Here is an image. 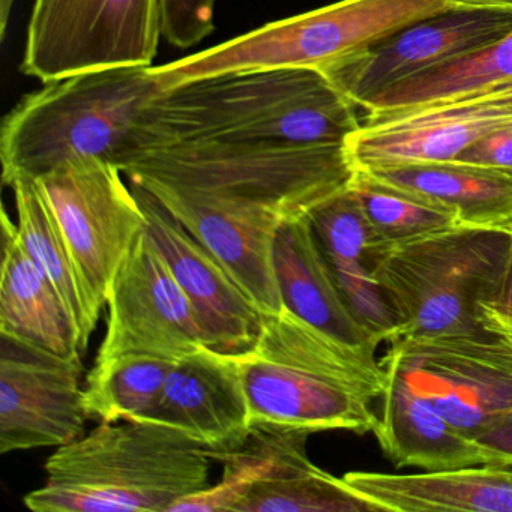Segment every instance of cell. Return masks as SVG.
<instances>
[{"label": "cell", "instance_id": "obj_1", "mask_svg": "<svg viewBox=\"0 0 512 512\" xmlns=\"http://www.w3.org/2000/svg\"><path fill=\"white\" fill-rule=\"evenodd\" d=\"M122 173L209 248L263 313L277 314L278 232L349 188L356 166L346 145L181 142L143 151Z\"/></svg>", "mask_w": 512, "mask_h": 512}, {"label": "cell", "instance_id": "obj_2", "mask_svg": "<svg viewBox=\"0 0 512 512\" xmlns=\"http://www.w3.org/2000/svg\"><path fill=\"white\" fill-rule=\"evenodd\" d=\"M356 109L314 68L215 74L149 103L145 151L181 142L346 145L362 127Z\"/></svg>", "mask_w": 512, "mask_h": 512}, {"label": "cell", "instance_id": "obj_3", "mask_svg": "<svg viewBox=\"0 0 512 512\" xmlns=\"http://www.w3.org/2000/svg\"><path fill=\"white\" fill-rule=\"evenodd\" d=\"M241 370L251 427L373 433L371 404L382 397V364L364 358L284 308L263 313L253 349L233 355Z\"/></svg>", "mask_w": 512, "mask_h": 512}, {"label": "cell", "instance_id": "obj_4", "mask_svg": "<svg viewBox=\"0 0 512 512\" xmlns=\"http://www.w3.org/2000/svg\"><path fill=\"white\" fill-rule=\"evenodd\" d=\"M163 89L154 67H125L77 74L26 95L0 128L4 185L85 158L124 170L145 151L146 110Z\"/></svg>", "mask_w": 512, "mask_h": 512}, {"label": "cell", "instance_id": "obj_5", "mask_svg": "<svg viewBox=\"0 0 512 512\" xmlns=\"http://www.w3.org/2000/svg\"><path fill=\"white\" fill-rule=\"evenodd\" d=\"M211 449L149 421L100 422L56 448L46 484L26 494L35 512H169L209 485Z\"/></svg>", "mask_w": 512, "mask_h": 512}, {"label": "cell", "instance_id": "obj_6", "mask_svg": "<svg viewBox=\"0 0 512 512\" xmlns=\"http://www.w3.org/2000/svg\"><path fill=\"white\" fill-rule=\"evenodd\" d=\"M511 248L512 232L461 224L388 245L374 272L397 317L394 340L487 331L481 305L496 290Z\"/></svg>", "mask_w": 512, "mask_h": 512}, {"label": "cell", "instance_id": "obj_7", "mask_svg": "<svg viewBox=\"0 0 512 512\" xmlns=\"http://www.w3.org/2000/svg\"><path fill=\"white\" fill-rule=\"evenodd\" d=\"M449 10L448 0H341L154 67L155 76L163 88H172L202 77L239 71H320L371 49L413 23Z\"/></svg>", "mask_w": 512, "mask_h": 512}, {"label": "cell", "instance_id": "obj_8", "mask_svg": "<svg viewBox=\"0 0 512 512\" xmlns=\"http://www.w3.org/2000/svg\"><path fill=\"white\" fill-rule=\"evenodd\" d=\"M161 0H34L20 70L43 85L92 71L152 67Z\"/></svg>", "mask_w": 512, "mask_h": 512}, {"label": "cell", "instance_id": "obj_9", "mask_svg": "<svg viewBox=\"0 0 512 512\" xmlns=\"http://www.w3.org/2000/svg\"><path fill=\"white\" fill-rule=\"evenodd\" d=\"M122 175L115 164L85 158L37 179L70 250L92 332L119 268L148 226L139 199Z\"/></svg>", "mask_w": 512, "mask_h": 512}, {"label": "cell", "instance_id": "obj_10", "mask_svg": "<svg viewBox=\"0 0 512 512\" xmlns=\"http://www.w3.org/2000/svg\"><path fill=\"white\" fill-rule=\"evenodd\" d=\"M475 439L512 410V338L493 331L391 341L380 362Z\"/></svg>", "mask_w": 512, "mask_h": 512}, {"label": "cell", "instance_id": "obj_11", "mask_svg": "<svg viewBox=\"0 0 512 512\" xmlns=\"http://www.w3.org/2000/svg\"><path fill=\"white\" fill-rule=\"evenodd\" d=\"M106 305V334L95 362L124 355L179 361L203 347L193 307L148 226L119 268Z\"/></svg>", "mask_w": 512, "mask_h": 512}, {"label": "cell", "instance_id": "obj_12", "mask_svg": "<svg viewBox=\"0 0 512 512\" xmlns=\"http://www.w3.org/2000/svg\"><path fill=\"white\" fill-rule=\"evenodd\" d=\"M82 358L0 334V452L61 448L85 434Z\"/></svg>", "mask_w": 512, "mask_h": 512}, {"label": "cell", "instance_id": "obj_13", "mask_svg": "<svg viewBox=\"0 0 512 512\" xmlns=\"http://www.w3.org/2000/svg\"><path fill=\"white\" fill-rule=\"evenodd\" d=\"M512 32V10H449L395 32L358 55L323 68L361 109L391 86Z\"/></svg>", "mask_w": 512, "mask_h": 512}, {"label": "cell", "instance_id": "obj_14", "mask_svg": "<svg viewBox=\"0 0 512 512\" xmlns=\"http://www.w3.org/2000/svg\"><path fill=\"white\" fill-rule=\"evenodd\" d=\"M148 230L196 314L203 346L224 355L253 349L263 326V311L226 266L172 217L148 191L131 184Z\"/></svg>", "mask_w": 512, "mask_h": 512}, {"label": "cell", "instance_id": "obj_15", "mask_svg": "<svg viewBox=\"0 0 512 512\" xmlns=\"http://www.w3.org/2000/svg\"><path fill=\"white\" fill-rule=\"evenodd\" d=\"M143 421L182 431L211 449L215 461L238 448L253 427L235 356L203 346L176 361Z\"/></svg>", "mask_w": 512, "mask_h": 512}, {"label": "cell", "instance_id": "obj_16", "mask_svg": "<svg viewBox=\"0 0 512 512\" xmlns=\"http://www.w3.org/2000/svg\"><path fill=\"white\" fill-rule=\"evenodd\" d=\"M274 268L284 308L335 343L377 361L380 341L347 307L308 215L281 227L275 239Z\"/></svg>", "mask_w": 512, "mask_h": 512}, {"label": "cell", "instance_id": "obj_17", "mask_svg": "<svg viewBox=\"0 0 512 512\" xmlns=\"http://www.w3.org/2000/svg\"><path fill=\"white\" fill-rule=\"evenodd\" d=\"M343 478L386 512H512V473L497 464L410 475L349 472Z\"/></svg>", "mask_w": 512, "mask_h": 512}, {"label": "cell", "instance_id": "obj_18", "mask_svg": "<svg viewBox=\"0 0 512 512\" xmlns=\"http://www.w3.org/2000/svg\"><path fill=\"white\" fill-rule=\"evenodd\" d=\"M0 334L62 358H82L79 332L58 290L20 241L17 224L2 214Z\"/></svg>", "mask_w": 512, "mask_h": 512}, {"label": "cell", "instance_id": "obj_19", "mask_svg": "<svg viewBox=\"0 0 512 512\" xmlns=\"http://www.w3.org/2000/svg\"><path fill=\"white\" fill-rule=\"evenodd\" d=\"M385 373L382 418L373 433L397 466L446 470L491 464L490 455L475 439L461 433L400 377Z\"/></svg>", "mask_w": 512, "mask_h": 512}, {"label": "cell", "instance_id": "obj_20", "mask_svg": "<svg viewBox=\"0 0 512 512\" xmlns=\"http://www.w3.org/2000/svg\"><path fill=\"white\" fill-rule=\"evenodd\" d=\"M359 169L443 206L461 226L512 232V178L499 170L458 161Z\"/></svg>", "mask_w": 512, "mask_h": 512}, {"label": "cell", "instance_id": "obj_21", "mask_svg": "<svg viewBox=\"0 0 512 512\" xmlns=\"http://www.w3.org/2000/svg\"><path fill=\"white\" fill-rule=\"evenodd\" d=\"M512 80V32L380 92L361 107L362 122L451 103Z\"/></svg>", "mask_w": 512, "mask_h": 512}, {"label": "cell", "instance_id": "obj_22", "mask_svg": "<svg viewBox=\"0 0 512 512\" xmlns=\"http://www.w3.org/2000/svg\"><path fill=\"white\" fill-rule=\"evenodd\" d=\"M506 119H427L416 116L362 124L347 139L356 167L454 161Z\"/></svg>", "mask_w": 512, "mask_h": 512}, {"label": "cell", "instance_id": "obj_23", "mask_svg": "<svg viewBox=\"0 0 512 512\" xmlns=\"http://www.w3.org/2000/svg\"><path fill=\"white\" fill-rule=\"evenodd\" d=\"M308 436L305 431L251 428L238 448L218 458L223 464L220 481L178 500L169 512H236L257 485L313 463L307 454Z\"/></svg>", "mask_w": 512, "mask_h": 512}, {"label": "cell", "instance_id": "obj_24", "mask_svg": "<svg viewBox=\"0 0 512 512\" xmlns=\"http://www.w3.org/2000/svg\"><path fill=\"white\" fill-rule=\"evenodd\" d=\"M16 199L17 229L20 241L50 283L58 290L68 313L76 323L82 352L88 349L89 329L79 278L58 220L37 179H17L11 185Z\"/></svg>", "mask_w": 512, "mask_h": 512}, {"label": "cell", "instance_id": "obj_25", "mask_svg": "<svg viewBox=\"0 0 512 512\" xmlns=\"http://www.w3.org/2000/svg\"><path fill=\"white\" fill-rule=\"evenodd\" d=\"M175 362L152 355H124L95 362L83 389L89 418L100 422L143 421L160 398Z\"/></svg>", "mask_w": 512, "mask_h": 512}, {"label": "cell", "instance_id": "obj_26", "mask_svg": "<svg viewBox=\"0 0 512 512\" xmlns=\"http://www.w3.org/2000/svg\"><path fill=\"white\" fill-rule=\"evenodd\" d=\"M236 512H383V508L350 487L343 476L337 478L311 463L257 485Z\"/></svg>", "mask_w": 512, "mask_h": 512}, {"label": "cell", "instance_id": "obj_27", "mask_svg": "<svg viewBox=\"0 0 512 512\" xmlns=\"http://www.w3.org/2000/svg\"><path fill=\"white\" fill-rule=\"evenodd\" d=\"M368 220L386 245L412 241L458 226L448 209L419 194L374 178L356 167L350 184Z\"/></svg>", "mask_w": 512, "mask_h": 512}, {"label": "cell", "instance_id": "obj_28", "mask_svg": "<svg viewBox=\"0 0 512 512\" xmlns=\"http://www.w3.org/2000/svg\"><path fill=\"white\" fill-rule=\"evenodd\" d=\"M308 220L332 271H376L377 260L388 245L377 235L352 188L320 203Z\"/></svg>", "mask_w": 512, "mask_h": 512}, {"label": "cell", "instance_id": "obj_29", "mask_svg": "<svg viewBox=\"0 0 512 512\" xmlns=\"http://www.w3.org/2000/svg\"><path fill=\"white\" fill-rule=\"evenodd\" d=\"M217 0H161L163 37L170 46L187 50L214 32Z\"/></svg>", "mask_w": 512, "mask_h": 512}, {"label": "cell", "instance_id": "obj_30", "mask_svg": "<svg viewBox=\"0 0 512 512\" xmlns=\"http://www.w3.org/2000/svg\"><path fill=\"white\" fill-rule=\"evenodd\" d=\"M403 116L427 119H512V80L451 103L410 110V112L398 113V115L364 122V124L403 118Z\"/></svg>", "mask_w": 512, "mask_h": 512}, {"label": "cell", "instance_id": "obj_31", "mask_svg": "<svg viewBox=\"0 0 512 512\" xmlns=\"http://www.w3.org/2000/svg\"><path fill=\"white\" fill-rule=\"evenodd\" d=\"M454 161L499 170L512 178V119L467 146Z\"/></svg>", "mask_w": 512, "mask_h": 512}, {"label": "cell", "instance_id": "obj_32", "mask_svg": "<svg viewBox=\"0 0 512 512\" xmlns=\"http://www.w3.org/2000/svg\"><path fill=\"white\" fill-rule=\"evenodd\" d=\"M481 319L488 331L512 338V248L496 290L481 305Z\"/></svg>", "mask_w": 512, "mask_h": 512}, {"label": "cell", "instance_id": "obj_33", "mask_svg": "<svg viewBox=\"0 0 512 512\" xmlns=\"http://www.w3.org/2000/svg\"><path fill=\"white\" fill-rule=\"evenodd\" d=\"M490 455L491 464L512 466V410L475 437Z\"/></svg>", "mask_w": 512, "mask_h": 512}, {"label": "cell", "instance_id": "obj_34", "mask_svg": "<svg viewBox=\"0 0 512 512\" xmlns=\"http://www.w3.org/2000/svg\"><path fill=\"white\" fill-rule=\"evenodd\" d=\"M451 10H512V0H448Z\"/></svg>", "mask_w": 512, "mask_h": 512}, {"label": "cell", "instance_id": "obj_35", "mask_svg": "<svg viewBox=\"0 0 512 512\" xmlns=\"http://www.w3.org/2000/svg\"><path fill=\"white\" fill-rule=\"evenodd\" d=\"M14 0H0V40L7 37L8 23H10L11 11H13Z\"/></svg>", "mask_w": 512, "mask_h": 512}, {"label": "cell", "instance_id": "obj_36", "mask_svg": "<svg viewBox=\"0 0 512 512\" xmlns=\"http://www.w3.org/2000/svg\"><path fill=\"white\" fill-rule=\"evenodd\" d=\"M503 467H506V469H508V470H509V472H511V473H512V466H503Z\"/></svg>", "mask_w": 512, "mask_h": 512}]
</instances>
